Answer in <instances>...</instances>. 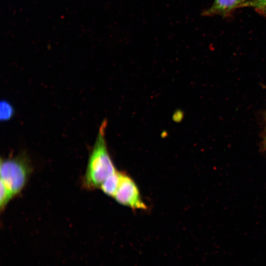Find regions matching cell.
I'll list each match as a JSON object with an SVG mask.
<instances>
[{
    "instance_id": "6da1fadb",
    "label": "cell",
    "mask_w": 266,
    "mask_h": 266,
    "mask_svg": "<svg viewBox=\"0 0 266 266\" xmlns=\"http://www.w3.org/2000/svg\"><path fill=\"white\" fill-rule=\"evenodd\" d=\"M106 123L105 120L101 123L89 157L83 179V185L87 189L100 188L103 182L116 170L105 138Z\"/></svg>"
},
{
    "instance_id": "7a4b0ae2",
    "label": "cell",
    "mask_w": 266,
    "mask_h": 266,
    "mask_svg": "<svg viewBox=\"0 0 266 266\" xmlns=\"http://www.w3.org/2000/svg\"><path fill=\"white\" fill-rule=\"evenodd\" d=\"M31 171L30 162L24 155L1 159L0 181L14 197L23 189Z\"/></svg>"
},
{
    "instance_id": "3957f363",
    "label": "cell",
    "mask_w": 266,
    "mask_h": 266,
    "mask_svg": "<svg viewBox=\"0 0 266 266\" xmlns=\"http://www.w3.org/2000/svg\"><path fill=\"white\" fill-rule=\"evenodd\" d=\"M113 197L118 203L132 209H146L136 184L126 173L121 172L119 185Z\"/></svg>"
},
{
    "instance_id": "277c9868",
    "label": "cell",
    "mask_w": 266,
    "mask_h": 266,
    "mask_svg": "<svg viewBox=\"0 0 266 266\" xmlns=\"http://www.w3.org/2000/svg\"><path fill=\"white\" fill-rule=\"evenodd\" d=\"M245 2V0H214L211 6L202 12V15L229 16L235 9L243 7Z\"/></svg>"
},
{
    "instance_id": "5b68a950",
    "label": "cell",
    "mask_w": 266,
    "mask_h": 266,
    "mask_svg": "<svg viewBox=\"0 0 266 266\" xmlns=\"http://www.w3.org/2000/svg\"><path fill=\"white\" fill-rule=\"evenodd\" d=\"M121 176V172L116 170L103 182L100 188L107 195L113 197L119 185Z\"/></svg>"
},
{
    "instance_id": "8992f818",
    "label": "cell",
    "mask_w": 266,
    "mask_h": 266,
    "mask_svg": "<svg viewBox=\"0 0 266 266\" xmlns=\"http://www.w3.org/2000/svg\"><path fill=\"white\" fill-rule=\"evenodd\" d=\"M14 197L11 193L7 189L4 184L0 181V207L3 210L10 200Z\"/></svg>"
},
{
    "instance_id": "52a82bcc",
    "label": "cell",
    "mask_w": 266,
    "mask_h": 266,
    "mask_svg": "<svg viewBox=\"0 0 266 266\" xmlns=\"http://www.w3.org/2000/svg\"><path fill=\"white\" fill-rule=\"evenodd\" d=\"M13 114L12 106L7 101H3L0 104V118L3 120H7L11 118Z\"/></svg>"
},
{
    "instance_id": "ba28073f",
    "label": "cell",
    "mask_w": 266,
    "mask_h": 266,
    "mask_svg": "<svg viewBox=\"0 0 266 266\" xmlns=\"http://www.w3.org/2000/svg\"><path fill=\"white\" fill-rule=\"evenodd\" d=\"M244 7H250L254 8L260 14L266 13V0H256L245 4Z\"/></svg>"
},
{
    "instance_id": "9c48e42d",
    "label": "cell",
    "mask_w": 266,
    "mask_h": 266,
    "mask_svg": "<svg viewBox=\"0 0 266 266\" xmlns=\"http://www.w3.org/2000/svg\"><path fill=\"white\" fill-rule=\"evenodd\" d=\"M264 147H265V149L266 150V133L265 134V138H264Z\"/></svg>"
},
{
    "instance_id": "30bf717a",
    "label": "cell",
    "mask_w": 266,
    "mask_h": 266,
    "mask_svg": "<svg viewBox=\"0 0 266 266\" xmlns=\"http://www.w3.org/2000/svg\"><path fill=\"white\" fill-rule=\"evenodd\" d=\"M245 0V2L243 5V7L244 6L245 4H246V3L250 2H251L256 0Z\"/></svg>"
}]
</instances>
